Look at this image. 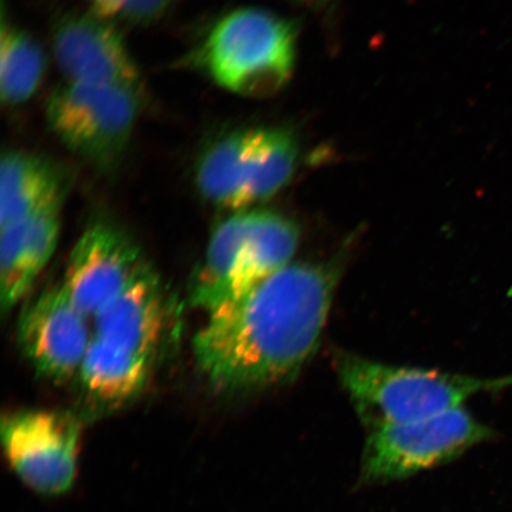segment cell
Instances as JSON below:
<instances>
[{"label": "cell", "mask_w": 512, "mask_h": 512, "mask_svg": "<svg viewBox=\"0 0 512 512\" xmlns=\"http://www.w3.org/2000/svg\"><path fill=\"white\" fill-rule=\"evenodd\" d=\"M341 264L298 262L208 315L194 339L202 374L219 392L294 379L322 337Z\"/></svg>", "instance_id": "1"}, {"label": "cell", "mask_w": 512, "mask_h": 512, "mask_svg": "<svg viewBox=\"0 0 512 512\" xmlns=\"http://www.w3.org/2000/svg\"><path fill=\"white\" fill-rule=\"evenodd\" d=\"M337 370L344 389L370 430L464 407L473 395L512 384V376L479 379L437 370L388 366L351 355L339 358Z\"/></svg>", "instance_id": "2"}, {"label": "cell", "mask_w": 512, "mask_h": 512, "mask_svg": "<svg viewBox=\"0 0 512 512\" xmlns=\"http://www.w3.org/2000/svg\"><path fill=\"white\" fill-rule=\"evenodd\" d=\"M296 42V29L286 19L265 10L238 9L214 24L197 59L227 91L266 98L290 80Z\"/></svg>", "instance_id": "3"}, {"label": "cell", "mask_w": 512, "mask_h": 512, "mask_svg": "<svg viewBox=\"0 0 512 512\" xmlns=\"http://www.w3.org/2000/svg\"><path fill=\"white\" fill-rule=\"evenodd\" d=\"M297 157V140L286 128H238L201 153L195 170L197 189L217 207L247 210L286 187Z\"/></svg>", "instance_id": "4"}, {"label": "cell", "mask_w": 512, "mask_h": 512, "mask_svg": "<svg viewBox=\"0 0 512 512\" xmlns=\"http://www.w3.org/2000/svg\"><path fill=\"white\" fill-rule=\"evenodd\" d=\"M140 100L131 89L67 81L48 99V125L68 150L108 174L124 160Z\"/></svg>", "instance_id": "5"}, {"label": "cell", "mask_w": 512, "mask_h": 512, "mask_svg": "<svg viewBox=\"0 0 512 512\" xmlns=\"http://www.w3.org/2000/svg\"><path fill=\"white\" fill-rule=\"evenodd\" d=\"M492 437L466 411L454 408L430 418L373 428L364 446L363 483L393 482L451 462Z\"/></svg>", "instance_id": "6"}, {"label": "cell", "mask_w": 512, "mask_h": 512, "mask_svg": "<svg viewBox=\"0 0 512 512\" xmlns=\"http://www.w3.org/2000/svg\"><path fill=\"white\" fill-rule=\"evenodd\" d=\"M80 435L78 418L68 413L22 411L2 421L3 446L12 469L43 495H60L72 488Z\"/></svg>", "instance_id": "7"}, {"label": "cell", "mask_w": 512, "mask_h": 512, "mask_svg": "<svg viewBox=\"0 0 512 512\" xmlns=\"http://www.w3.org/2000/svg\"><path fill=\"white\" fill-rule=\"evenodd\" d=\"M53 48L68 82L117 86L143 95V80L123 36L110 19L89 11L57 21Z\"/></svg>", "instance_id": "8"}, {"label": "cell", "mask_w": 512, "mask_h": 512, "mask_svg": "<svg viewBox=\"0 0 512 512\" xmlns=\"http://www.w3.org/2000/svg\"><path fill=\"white\" fill-rule=\"evenodd\" d=\"M93 334L88 318L62 284L49 288L23 312L18 342L37 373L56 383L78 377Z\"/></svg>", "instance_id": "9"}, {"label": "cell", "mask_w": 512, "mask_h": 512, "mask_svg": "<svg viewBox=\"0 0 512 512\" xmlns=\"http://www.w3.org/2000/svg\"><path fill=\"white\" fill-rule=\"evenodd\" d=\"M136 243L107 223L88 228L76 243L62 286L88 319L94 318L145 266Z\"/></svg>", "instance_id": "10"}, {"label": "cell", "mask_w": 512, "mask_h": 512, "mask_svg": "<svg viewBox=\"0 0 512 512\" xmlns=\"http://www.w3.org/2000/svg\"><path fill=\"white\" fill-rule=\"evenodd\" d=\"M93 322V336L152 358L163 326V297L158 275L145 265Z\"/></svg>", "instance_id": "11"}, {"label": "cell", "mask_w": 512, "mask_h": 512, "mask_svg": "<svg viewBox=\"0 0 512 512\" xmlns=\"http://www.w3.org/2000/svg\"><path fill=\"white\" fill-rule=\"evenodd\" d=\"M68 175L59 164L24 151L5 152L0 164V228L64 200Z\"/></svg>", "instance_id": "12"}, {"label": "cell", "mask_w": 512, "mask_h": 512, "mask_svg": "<svg viewBox=\"0 0 512 512\" xmlns=\"http://www.w3.org/2000/svg\"><path fill=\"white\" fill-rule=\"evenodd\" d=\"M152 358L93 336L78 374L82 392L96 406L113 408L138 398Z\"/></svg>", "instance_id": "13"}, {"label": "cell", "mask_w": 512, "mask_h": 512, "mask_svg": "<svg viewBox=\"0 0 512 512\" xmlns=\"http://www.w3.org/2000/svg\"><path fill=\"white\" fill-rule=\"evenodd\" d=\"M47 61L28 32L3 24L0 38V95L5 105L28 101L40 88Z\"/></svg>", "instance_id": "14"}, {"label": "cell", "mask_w": 512, "mask_h": 512, "mask_svg": "<svg viewBox=\"0 0 512 512\" xmlns=\"http://www.w3.org/2000/svg\"><path fill=\"white\" fill-rule=\"evenodd\" d=\"M0 229V307L6 315L27 294L36 278L25 251L23 222Z\"/></svg>", "instance_id": "15"}, {"label": "cell", "mask_w": 512, "mask_h": 512, "mask_svg": "<svg viewBox=\"0 0 512 512\" xmlns=\"http://www.w3.org/2000/svg\"><path fill=\"white\" fill-rule=\"evenodd\" d=\"M62 203L63 200L50 203L22 220L25 251H27L31 272L35 278L47 266L57 247Z\"/></svg>", "instance_id": "16"}, {"label": "cell", "mask_w": 512, "mask_h": 512, "mask_svg": "<svg viewBox=\"0 0 512 512\" xmlns=\"http://www.w3.org/2000/svg\"><path fill=\"white\" fill-rule=\"evenodd\" d=\"M175 0H127L119 18L134 25L158 21L169 11Z\"/></svg>", "instance_id": "17"}, {"label": "cell", "mask_w": 512, "mask_h": 512, "mask_svg": "<svg viewBox=\"0 0 512 512\" xmlns=\"http://www.w3.org/2000/svg\"><path fill=\"white\" fill-rule=\"evenodd\" d=\"M94 14L108 19L120 17L127 0H87Z\"/></svg>", "instance_id": "18"}, {"label": "cell", "mask_w": 512, "mask_h": 512, "mask_svg": "<svg viewBox=\"0 0 512 512\" xmlns=\"http://www.w3.org/2000/svg\"><path fill=\"white\" fill-rule=\"evenodd\" d=\"M298 3H302L307 6H313V8H319V6H324L328 4L330 0H296Z\"/></svg>", "instance_id": "19"}]
</instances>
